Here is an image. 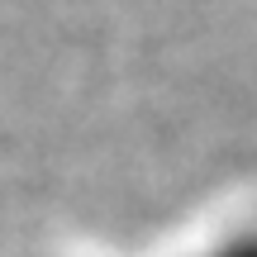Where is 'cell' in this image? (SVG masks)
Masks as SVG:
<instances>
[{"label":"cell","instance_id":"6da1fadb","mask_svg":"<svg viewBox=\"0 0 257 257\" xmlns=\"http://www.w3.org/2000/svg\"><path fill=\"white\" fill-rule=\"evenodd\" d=\"M214 257H252V248H248V243H229V248H224V252H214Z\"/></svg>","mask_w":257,"mask_h":257}]
</instances>
